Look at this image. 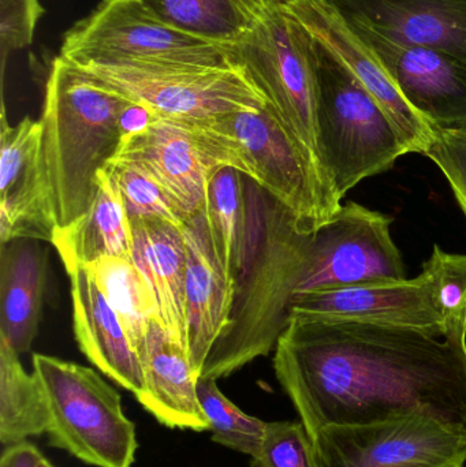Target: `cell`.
I'll return each instance as SVG.
<instances>
[{
  "label": "cell",
  "mask_w": 466,
  "mask_h": 467,
  "mask_svg": "<svg viewBox=\"0 0 466 467\" xmlns=\"http://www.w3.org/2000/svg\"><path fill=\"white\" fill-rule=\"evenodd\" d=\"M115 159L139 167L177 205L186 219L205 210L211 178L222 167L249 177V167L234 137L212 120L169 119L150 115L129 131Z\"/></svg>",
  "instance_id": "ba28073f"
},
{
  "label": "cell",
  "mask_w": 466,
  "mask_h": 467,
  "mask_svg": "<svg viewBox=\"0 0 466 467\" xmlns=\"http://www.w3.org/2000/svg\"><path fill=\"white\" fill-rule=\"evenodd\" d=\"M36 467H55V466L52 465V463L49 462V461L47 460V458L44 457V455H41L40 460H38L37 466H36Z\"/></svg>",
  "instance_id": "e575fe53"
},
{
  "label": "cell",
  "mask_w": 466,
  "mask_h": 467,
  "mask_svg": "<svg viewBox=\"0 0 466 467\" xmlns=\"http://www.w3.org/2000/svg\"><path fill=\"white\" fill-rule=\"evenodd\" d=\"M292 317L413 327L445 337L442 317L421 274L415 279L298 294L293 298Z\"/></svg>",
  "instance_id": "2e32d148"
},
{
  "label": "cell",
  "mask_w": 466,
  "mask_h": 467,
  "mask_svg": "<svg viewBox=\"0 0 466 467\" xmlns=\"http://www.w3.org/2000/svg\"><path fill=\"white\" fill-rule=\"evenodd\" d=\"M104 171L117 185L130 219L156 218L170 222L180 229L185 227L188 219L158 183L139 167L112 158Z\"/></svg>",
  "instance_id": "f546056e"
},
{
  "label": "cell",
  "mask_w": 466,
  "mask_h": 467,
  "mask_svg": "<svg viewBox=\"0 0 466 467\" xmlns=\"http://www.w3.org/2000/svg\"><path fill=\"white\" fill-rule=\"evenodd\" d=\"M224 46L233 63L245 71L282 128L336 194L317 144L314 36L284 5L271 2L251 32Z\"/></svg>",
  "instance_id": "8992f818"
},
{
  "label": "cell",
  "mask_w": 466,
  "mask_h": 467,
  "mask_svg": "<svg viewBox=\"0 0 466 467\" xmlns=\"http://www.w3.org/2000/svg\"><path fill=\"white\" fill-rule=\"evenodd\" d=\"M46 8L40 0H0V65L2 84L11 55L33 43L36 27Z\"/></svg>",
  "instance_id": "1f68e13d"
},
{
  "label": "cell",
  "mask_w": 466,
  "mask_h": 467,
  "mask_svg": "<svg viewBox=\"0 0 466 467\" xmlns=\"http://www.w3.org/2000/svg\"><path fill=\"white\" fill-rule=\"evenodd\" d=\"M40 242L16 239L0 253V335L19 356L32 350L43 315L48 257Z\"/></svg>",
  "instance_id": "7402d4cb"
},
{
  "label": "cell",
  "mask_w": 466,
  "mask_h": 467,
  "mask_svg": "<svg viewBox=\"0 0 466 467\" xmlns=\"http://www.w3.org/2000/svg\"><path fill=\"white\" fill-rule=\"evenodd\" d=\"M248 224L229 324L213 346L202 378H229L275 350L311 260L315 232L245 177Z\"/></svg>",
  "instance_id": "7a4b0ae2"
},
{
  "label": "cell",
  "mask_w": 466,
  "mask_h": 467,
  "mask_svg": "<svg viewBox=\"0 0 466 467\" xmlns=\"http://www.w3.org/2000/svg\"><path fill=\"white\" fill-rule=\"evenodd\" d=\"M59 57L70 60L161 59L235 66L224 44L169 26L142 0H103L63 36Z\"/></svg>",
  "instance_id": "9c48e42d"
},
{
  "label": "cell",
  "mask_w": 466,
  "mask_h": 467,
  "mask_svg": "<svg viewBox=\"0 0 466 467\" xmlns=\"http://www.w3.org/2000/svg\"><path fill=\"white\" fill-rule=\"evenodd\" d=\"M66 269L90 265L103 257L133 261L130 216L114 181L106 171L98 177V191L90 210L73 226L57 230L51 242Z\"/></svg>",
  "instance_id": "603a6c76"
},
{
  "label": "cell",
  "mask_w": 466,
  "mask_h": 467,
  "mask_svg": "<svg viewBox=\"0 0 466 467\" xmlns=\"http://www.w3.org/2000/svg\"><path fill=\"white\" fill-rule=\"evenodd\" d=\"M352 25L409 106L434 129L466 126V65L435 49L401 46Z\"/></svg>",
  "instance_id": "5bb4252c"
},
{
  "label": "cell",
  "mask_w": 466,
  "mask_h": 467,
  "mask_svg": "<svg viewBox=\"0 0 466 467\" xmlns=\"http://www.w3.org/2000/svg\"><path fill=\"white\" fill-rule=\"evenodd\" d=\"M284 5L374 96L396 126L408 153L426 155L434 141L435 129L405 100L380 60L347 19L328 0H292Z\"/></svg>",
  "instance_id": "4fadbf2b"
},
{
  "label": "cell",
  "mask_w": 466,
  "mask_h": 467,
  "mask_svg": "<svg viewBox=\"0 0 466 467\" xmlns=\"http://www.w3.org/2000/svg\"><path fill=\"white\" fill-rule=\"evenodd\" d=\"M204 211L216 254L235 280L248 224L245 175L233 167L218 170L208 185Z\"/></svg>",
  "instance_id": "484cf974"
},
{
  "label": "cell",
  "mask_w": 466,
  "mask_h": 467,
  "mask_svg": "<svg viewBox=\"0 0 466 467\" xmlns=\"http://www.w3.org/2000/svg\"><path fill=\"white\" fill-rule=\"evenodd\" d=\"M426 156L445 175L466 218V126L435 129L434 141Z\"/></svg>",
  "instance_id": "d6a6232c"
},
{
  "label": "cell",
  "mask_w": 466,
  "mask_h": 467,
  "mask_svg": "<svg viewBox=\"0 0 466 467\" xmlns=\"http://www.w3.org/2000/svg\"><path fill=\"white\" fill-rule=\"evenodd\" d=\"M316 467H464L466 435L424 416L323 428Z\"/></svg>",
  "instance_id": "8fae6325"
},
{
  "label": "cell",
  "mask_w": 466,
  "mask_h": 467,
  "mask_svg": "<svg viewBox=\"0 0 466 467\" xmlns=\"http://www.w3.org/2000/svg\"><path fill=\"white\" fill-rule=\"evenodd\" d=\"M213 379H200L197 392L212 441L254 458L262 449L267 422L249 416L224 397Z\"/></svg>",
  "instance_id": "83f0119b"
},
{
  "label": "cell",
  "mask_w": 466,
  "mask_h": 467,
  "mask_svg": "<svg viewBox=\"0 0 466 467\" xmlns=\"http://www.w3.org/2000/svg\"><path fill=\"white\" fill-rule=\"evenodd\" d=\"M186 343L194 369L202 368L229 324L235 280L227 275L211 238L205 211L186 222Z\"/></svg>",
  "instance_id": "ac0fdd59"
},
{
  "label": "cell",
  "mask_w": 466,
  "mask_h": 467,
  "mask_svg": "<svg viewBox=\"0 0 466 467\" xmlns=\"http://www.w3.org/2000/svg\"><path fill=\"white\" fill-rule=\"evenodd\" d=\"M347 21L466 65V0H328Z\"/></svg>",
  "instance_id": "e0dca14e"
},
{
  "label": "cell",
  "mask_w": 466,
  "mask_h": 467,
  "mask_svg": "<svg viewBox=\"0 0 466 467\" xmlns=\"http://www.w3.org/2000/svg\"><path fill=\"white\" fill-rule=\"evenodd\" d=\"M240 144L249 177L316 232L341 208V200L326 185L268 106L211 119Z\"/></svg>",
  "instance_id": "30bf717a"
},
{
  "label": "cell",
  "mask_w": 466,
  "mask_h": 467,
  "mask_svg": "<svg viewBox=\"0 0 466 467\" xmlns=\"http://www.w3.org/2000/svg\"><path fill=\"white\" fill-rule=\"evenodd\" d=\"M41 452L27 441L5 447L0 467H36Z\"/></svg>",
  "instance_id": "836d02e7"
},
{
  "label": "cell",
  "mask_w": 466,
  "mask_h": 467,
  "mask_svg": "<svg viewBox=\"0 0 466 467\" xmlns=\"http://www.w3.org/2000/svg\"><path fill=\"white\" fill-rule=\"evenodd\" d=\"M48 402L49 444L95 467H131L139 441L122 398L96 370L46 354L33 356Z\"/></svg>",
  "instance_id": "52a82bcc"
},
{
  "label": "cell",
  "mask_w": 466,
  "mask_h": 467,
  "mask_svg": "<svg viewBox=\"0 0 466 467\" xmlns=\"http://www.w3.org/2000/svg\"><path fill=\"white\" fill-rule=\"evenodd\" d=\"M41 122L26 117L8 125L2 101L0 131V244L54 239L55 221L41 169Z\"/></svg>",
  "instance_id": "9a60e30c"
},
{
  "label": "cell",
  "mask_w": 466,
  "mask_h": 467,
  "mask_svg": "<svg viewBox=\"0 0 466 467\" xmlns=\"http://www.w3.org/2000/svg\"><path fill=\"white\" fill-rule=\"evenodd\" d=\"M271 2L278 3V5H286V3L292 2V0H271Z\"/></svg>",
  "instance_id": "d590c367"
},
{
  "label": "cell",
  "mask_w": 466,
  "mask_h": 467,
  "mask_svg": "<svg viewBox=\"0 0 466 467\" xmlns=\"http://www.w3.org/2000/svg\"><path fill=\"white\" fill-rule=\"evenodd\" d=\"M421 275L442 317L445 337L466 339V254L445 252L437 244Z\"/></svg>",
  "instance_id": "f1b7e54d"
},
{
  "label": "cell",
  "mask_w": 466,
  "mask_h": 467,
  "mask_svg": "<svg viewBox=\"0 0 466 467\" xmlns=\"http://www.w3.org/2000/svg\"><path fill=\"white\" fill-rule=\"evenodd\" d=\"M391 218L350 202L315 232L297 293L407 279Z\"/></svg>",
  "instance_id": "7c38bea8"
},
{
  "label": "cell",
  "mask_w": 466,
  "mask_h": 467,
  "mask_svg": "<svg viewBox=\"0 0 466 467\" xmlns=\"http://www.w3.org/2000/svg\"><path fill=\"white\" fill-rule=\"evenodd\" d=\"M117 313L139 356L148 326L158 318V307L141 272L131 260L103 257L87 265Z\"/></svg>",
  "instance_id": "4316f807"
},
{
  "label": "cell",
  "mask_w": 466,
  "mask_h": 467,
  "mask_svg": "<svg viewBox=\"0 0 466 467\" xmlns=\"http://www.w3.org/2000/svg\"><path fill=\"white\" fill-rule=\"evenodd\" d=\"M133 263L144 276L159 321L172 339L186 343V257L182 229L156 218H133ZM189 351V350H188Z\"/></svg>",
  "instance_id": "44dd1931"
},
{
  "label": "cell",
  "mask_w": 466,
  "mask_h": 467,
  "mask_svg": "<svg viewBox=\"0 0 466 467\" xmlns=\"http://www.w3.org/2000/svg\"><path fill=\"white\" fill-rule=\"evenodd\" d=\"M314 57L320 161L342 200L361 181L393 169L408 150L374 96L315 37Z\"/></svg>",
  "instance_id": "277c9868"
},
{
  "label": "cell",
  "mask_w": 466,
  "mask_h": 467,
  "mask_svg": "<svg viewBox=\"0 0 466 467\" xmlns=\"http://www.w3.org/2000/svg\"><path fill=\"white\" fill-rule=\"evenodd\" d=\"M252 467H316L314 443L303 422H267Z\"/></svg>",
  "instance_id": "4dcf8cb0"
},
{
  "label": "cell",
  "mask_w": 466,
  "mask_h": 467,
  "mask_svg": "<svg viewBox=\"0 0 466 467\" xmlns=\"http://www.w3.org/2000/svg\"><path fill=\"white\" fill-rule=\"evenodd\" d=\"M66 271L70 277L73 328L79 350L103 375L140 397L144 375L139 356L98 280L87 265Z\"/></svg>",
  "instance_id": "ffe728a7"
},
{
  "label": "cell",
  "mask_w": 466,
  "mask_h": 467,
  "mask_svg": "<svg viewBox=\"0 0 466 467\" xmlns=\"http://www.w3.org/2000/svg\"><path fill=\"white\" fill-rule=\"evenodd\" d=\"M19 354L0 335V441L3 446L47 433L48 402L35 372L22 367Z\"/></svg>",
  "instance_id": "d4e9b609"
},
{
  "label": "cell",
  "mask_w": 466,
  "mask_h": 467,
  "mask_svg": "<svg viewBox=\"0 0 466 467\" xmlns=\"http://www.w3.org/2000/svg\"><path fill=\"white\" fill-rule=\"evenodd\" d=\"M161 21L189 35L232 44L251 32L271 0H142Z\"/></svg>",
  "instance_id": "cb8c5ba5"
},
{
  "label": "cell",
  "mask_w": 466,
  "mask_h": 467,
  "mask_svg": "<svg viewBox=\"0 0 466 467\" xmlns=\"http://www.w3.org/2000/svg\"><path fill=\"white\" fill-rule=\"evenodd\" d=\"M134 106L62 57L52 60L40 117V156L55 232L73 226L92 207L100 172L117 155Z\"/></svg>",
  "instance_id": "3957f363"
},
{
  "label": "cell",
  "mask_w": 466,
  "mask_h": 467,
  "mask_svg": "<svg viewBox=\"0 0 466 467\" xmlns=\"http://www.w3.org/2000/svg\"><path fill=\"white\" fill-rule=\"evenodd\" d=\"M67 62L90 81L123 96L153 117L200 122L267 106L264 96L238 66L161 59Z\"/></svg>",
  "instance_id": "5b68a950"
},
{
  "label": "cell",
  "mask_w": 466,
  "mask_h": 467,
  "mask_svg": "<svg viewBox=\"0 0 466 467\" xmlns=\"http://www.w3.org/2000/svg\"><path fill=\"white\" fill-rule=\"evenodd\" d=\"M274 369L311 439L424 416L466 435V339L413 327L292 317Z\"/></svg>",
  "instance_id": "6da1fadb"
},
{
  "label": "cell",
  "mask_w": 466,
  "mask_h": 467,
  "mask_svg": "<svg viewBox=\"0 0 466 467\" xmlns=\"http://www.w3.org/2000/svg\"><path fill=\"white\" fill-rule=\"evenodd\" d=\"M139 358L144 389L137 400L142 408L171 430L210 431L197 392L200 375L188 348L172 339L158 318L148 326Z\"/></svg>",
  "instance_id": "d6986e66"
}]
</instances>
